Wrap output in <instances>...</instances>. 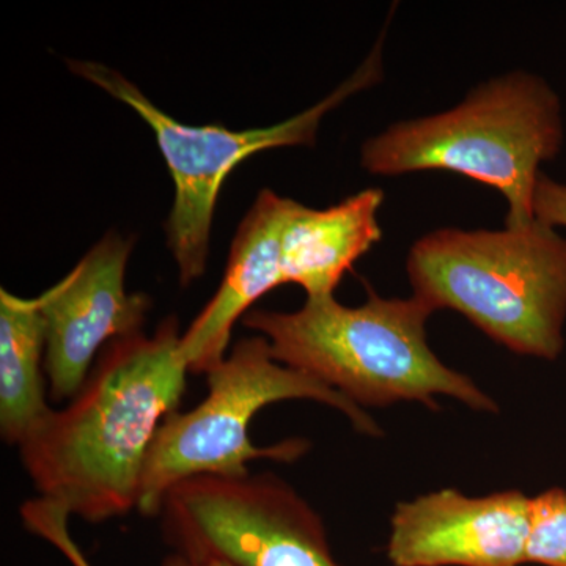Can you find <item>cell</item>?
<instances>
[{
	"mask_svg": "<svg viewBox=\"0 0 566 566\" xmlns=\"http://www.w3.org/2000/svg\"><path fill=\"white\" fill-rule=\"evenodd\" d=\"M70 516L63 506L44 501V499L29 502L22 510L24 526L32 534L51 543L70 562L71 566H92L70 534Z\"/></svg>",
	"mask_w": 566,
	"mask_h": 566,
	"instance_id": "cell-14",
	"label": "cell"
},
{
	"mask_svg": "<svg viewBox=\"0 0 566 566\" xmlns=\"http://www.w3.org/2000/svg\"><path fill=\"white\" fill-rule=\"evenodd\" d=\"M163 566H237L230 564V562L221 560V558L210 557H191L185 556V554L174 553L166 560L163 562Z\"/></svg>",
	"mask_w": 566,
	"mask_h": 566,
	"instance_id": "cell-16",
	"label": "cell"
},
{
	"mask_svg": "<svg viewBox=\"0 0 566 566\" xmlns=\"http://www.w3.org/2000/svg\"><path fill=\"white\" fill-rule=\"evenodd\" d=\"M293 200L263 189L238 227L218 292L181 335V354L192 374L226 359L238 319L282 282V234Z\"/></svg>",
	"mask_w": 566,
	"mask_h": 566,
	"instance_id": "cell-10",
	"label": "cell"
},
{
	"mask_svg": "<svg viewBox=\"0 0 566 566\" xmlns=\"http://www.w3.org/2000/svg\"><path fill=\"white\" fill-rule=\"evenodd\" d=\"M406 271L416 297L510 352L546 360L564 352L566 238L554 227L434 230L411 245Z\"/></svg>",
	"mask_w": 566,
	"mask_h": 566,
	"instance_id": "cell-4",
	"label": "cell"
},
{
	"mask_svg": "<svg viewBox=\"0 0 566 566\" xmlns=\"http://www.w3.org/2000/svg\"><path fill=\"white\" fill-rule=\"evenodd\" d=\"M175 553L237 566H340L322 517L270 472L240 479L196 476L164 499Z\"/></svg>",
	"mask_w": 566,
	"mask_h": 566,
	"instance_id": "cell-7",
	"label": "cell"
},
{
	"mask_svg": "<svg viewBox=\"0 0 566 566\" xmlns=\"http://www.w3.org/2000/svg\"><path fill=\"white\" fill-rule=\"evenodd\" d=\"M382 202L385 192L378 188L324 210L293 200L282 234L283 285L303 286L307 297L334 294L346 271L381 240Z\"/></svg>",
	"mask_w": 566,
	"mask_h": 566,
	"instance_id": "cell-11",
	"label": "cell"
},
{
	"mask_svg": "<svg viewBox=\"0 0 566 566\" xmlns=\"http://www.w3.org/2000/svg\"><path fill=\"white\" fill-rule=\"evenodd\" d=\"M363 305L334 294L307 297L296 312L249 311L243 324L262 335L277 363L314 376L357 406L420 401L438 409V395L469 408L499 406L469 376L447 367L427 340L433 308L412 297H381L367 286Z\"/></svg>",
	"mask_w": 566,
	"mask_h": 566,
	"instance_id": "cell-2",
	"label": "cell"
},
{
	"mask_svg": "<svg viewBox=\"0 0 566 566\" xmlns=\"http://www.w3.org/2000/svg\"><path fill=\"white\" fill-rule=\"evenodd\" d=\"M46 326L40 297L0 290V434L20 447L51 411L44 379Z\"/></svg>",
	"mask_w": 566,
	"mask_h": 566,
	"instance_id": "cell-12",
	"label": "cell"
},
{
	"mask_svg": "<svg viewBox=\"0 0 566 566\" xmlns=\"http://www.w3.org/2000/svg\"><path fill=\"white\" fill-rule=\"evenodd\" d=\"M526 564L566 566V490L532 499Z\"/></svg>",
	"mask_w": 566,
	"mask_h": 566,
	"instance_id": "cell-13",
	"label": "cell"
},
{
	"mask_svg": "<svg viewBox=\"0 0 566 566\" xmlns=\"http://www.w3.org/2000/svg\"><path fill=\"white\" fill-rule=\"evenodd\" d=\"M564 139L556 91L543 77L516 70L476 85L452 109L394 123L365 140L360 166L381 177L464 175L504 196L506 227H523L535 221L539 167L556 158Z\"/></svg>",
	"mask_w": 566,
	"mask_h": 566,
	"instance_id": "cell-3",
	"label": "cell"
},
{
	"mask_svg": "<svg viewBox=\"0 0 566 566\" xmlns=\"http://www.w3.org/2000/svg\"><path fill=\"white\" fill-rule=\"evenodd\" d=\"M531 504L520 491L468 497L457 490L401 502L387 558L394 566L524 565Z\"/></svg>",
	"mask_w": 566,
	"mask_h": 566,
	"instance_id": "cell-9",
	"label": "cell"
},
{
	"mask_svg": "<svg viewBox=\"0 0 566 566\" xmlns=\"http://www.w3.org/2000/svg\"><path fill=\"white\" fill-rule=\"evenodd\" d=\"M188 374L174 316L153 335L107 345L80 392L18 447L39 497L91 524L137 510L145 461Z\"/></svg>",
	"mask_w": 566,
	"mask_h": 566,
	"instance_id": "cell-1",
	"label": "cell"
},
{
	"mask_svg": "<svg viewBox=\"0 0 566 566\" xmlns=\"http://www.w3.org/2000/svg\"><path fill=\"white\" fill-rule=\"evenodd\" d=\"M535 219L546 226L566 229V185L539 175L534 197Z\"/></svg>",
	"mask_w": 566,
	"mask_h": 566,
	"instance_id": "cell-15",
	"label": "cell"
},
{
	"mask_svg": "<svg viewBox=\"0 0 566 566\" xmlns=\"http://www.w3.org/2000/svg\"><path fill=\"white\" fill-rule=\"evenodd\" d=\"M208 395L191 411H175L159 427L145 461L137 510L161 515L164 499L196 476L240 479L255 460L293 463L308 450L304 439L255 446L253 416L268 405L312 400L342 412L359 433L379 436L378 424L360 406L314 376L274 359L262 335L241 338L218 367L207 374Z\"/></svg>",
	"mask_w": 566,
	"mask_h": 566,
	"instance_id": "cell-5",
	"label": "cell"
},
{
	"mask_svg": "<svg viewBox=\"0 0 566 566\" xmlns=\"http://www.w3.org/2000/svg\"><path fill=\"white\" fill-rule=\"evenodd\" d=\"M132 251L128 238L106 234L61 282L40 294L52 400L70 401L87 381L99 352L142 333L151 301L147 294L126 292Z\"/></svg>",
	"mask_w": 566,
	"mask_h": 566,
	"instance_id": "cell-8",
	"label": "cell"
},
{
	"mask_svg": "<svg viewBox=\"0 0 566 566\" xmlns=\"http://www.w3.org/2000/svg\"><path fill=\"white\" fill-rule=\"evenodd\" d=\"M382 36L363 66L322 103L289 120L244 132H232L222 125H182L153 104L134 82L118 71L96 62L69 63L73 73L137 112L155 133L175 185L166 233L182 286L191 285L207 270L212 214L227 175L255 153L315 145L316 132L327 112L354 93L381 81Z\"/></svg>",
	"mask_w": 566,
	"mask_h": 566,
	"instance_id": "cell-6",
	"label": "cell"
}]
</instances>
